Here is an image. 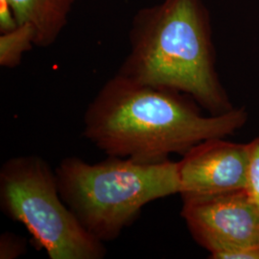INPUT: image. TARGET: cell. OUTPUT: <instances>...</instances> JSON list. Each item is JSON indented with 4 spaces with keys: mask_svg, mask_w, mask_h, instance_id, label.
Masks as SVG:
<instances>
[{
    "mask_svg": "<svg viewBox=\"0 0 259 259\" xmlns=\"http://www.w3.org/2000/svg\"><path fill=\"white\" fill-rule=\"evenodd\" d=\"M181 215L194 240L210 258L259 247V205L247 189L182 197Z\"/></svg>",
    "mask_w": 259,
    "mask_h": 259,
    "instance_id": "5b68a950",
    "label": "cell"
},
{
    "mask_svg": "<svg viewBox=\"0 0 259 259\" xmlns=\"http://www.w3.org/2000/svg\"><path fill=\"white\" fill-rule=\"evenodd\" d=\"M249 145V167L247 179V191L259 205V137Z\"/></svg>",
    "mask_w": 259,
    "mask_h": 259,
    "instance_id": "9c48e42d",
    "label": "cell"
},
{
    "mask_svg": "<svg viewBox=\"0 0 259 259\" xmlns=\"http://www.w3.org/2000/svg\"><path fill=\"white\" fill-rule=\"evenodd\" d=\"M0 207L22 224L50 259H102L104 243L88 232L63 201L55 170L36 155L11 157L0 169Z\"/></svg>",
    "mask_w": 259,
    "mask_h": 259,
    "instance_id": "277c9868",
    "label": "cell"
},
{
    "mask_svg": "<svg viewBox=\"0 0 259 259\" xmlns=\"http://www.w3.org/2000/svg\"><path fill=\"white\" fill-rule=\"evenodd\" d=\"M59 192L83 228L105 242L117 239L149 203L180 194L178 162L140 163L108 157L90 163L64 158L55 169Z\"/></svg>",
    "mask_w": 259,
    "mask_h": 259,
    "instance_id": "3957f363",
    "label": "cell"
},
{
    "mask_svg": "<svg viewBox=\"0 0 259 259\" xmlns=\"http://www.w3.org/2000/svg\"><path fill=\"white\" fill-rule=\"evenodd\" d=\"M118 74L190 96L211 115L233 109L218 81L199 0H165L137 15Z\"/></svg>",
    "mask_w": 259,
    "mask_h": 259,
    "instance_id": "7a4b0ae2",
    "label": "cell"
},
{
    "mask_svg": "<svg viewBox=\"0 0 259 259\" xmlns=\"http://www.w3.org/2000/svg\"><path fill=\"white\" fill-rule=\"evenodd\" d=\"M35 46V32L28 24L0 36V65L14 68L20 64L23 54Z\"/></svg>",
    "mask_w": 259,
    "mask_h": 259,
    "instance_id": "ba28073f",
    "label": "cell"
},
{
    "mask_svg": "<svg viewBox=\"0 0 259 259\" xmlns=\"http://www.w3.org/2000/svg\"><path fill=\"white\" fill-rule=\"evenodd\" d=\"M26 252V240L13 232H3L0 236V258L15 259Z\"/></svg>",
    "mask_w": 259,
    "mask_h": 259,
    "instance_id": "30bf717a",
    "label": "cell"
},
{
    "mask_svg": "<svg viewBox=\"0 0 259 259\" xmlns=\"http://www.w3.org/2000/svg\"><path fill=\"white\" fill-rule=\"evenodd\" d=\"M184 93L115 75L101 88L83 116V137L108 157L158 163L205 139L226 138L248 118L243 108L204 116Z\"/></svg>",
    "mask_w": 259,
    "mask_h": 259,
    "instance_id": "6da1fadb",
    "label": "cell"
},
{
    "mask_svg": "<svg viewBox=\"0 0 259 259\" xmlns=\"http://www.w3.org/2000/svg\"><path fill=\"white\" fill-rule=\"evenodd\" d=\"M224 139H205L188 150L178 162L181 197L246 189L249 145Z\"/></svg>",
    "mask_w": 259,
    "mask_h": 259,
    "instance_id": "8992f818",
    "label": "cell"
},
{
    "mask_svg": "<svg viewBox=\"0 0 259 259\" xmlns=\"http://www.w3.org/2000/svg\"><path fill=\"white\" fill-rule=\"evenodd\" d=\"M75 0H10L18 25L35 32V46L53 45L67 23Z\"/></svg>",
    "mask_w": 259,
    "mask_h": 259,
    "instance_id": "52a82bcc",
    "label": "cell"
}]
</instances>
